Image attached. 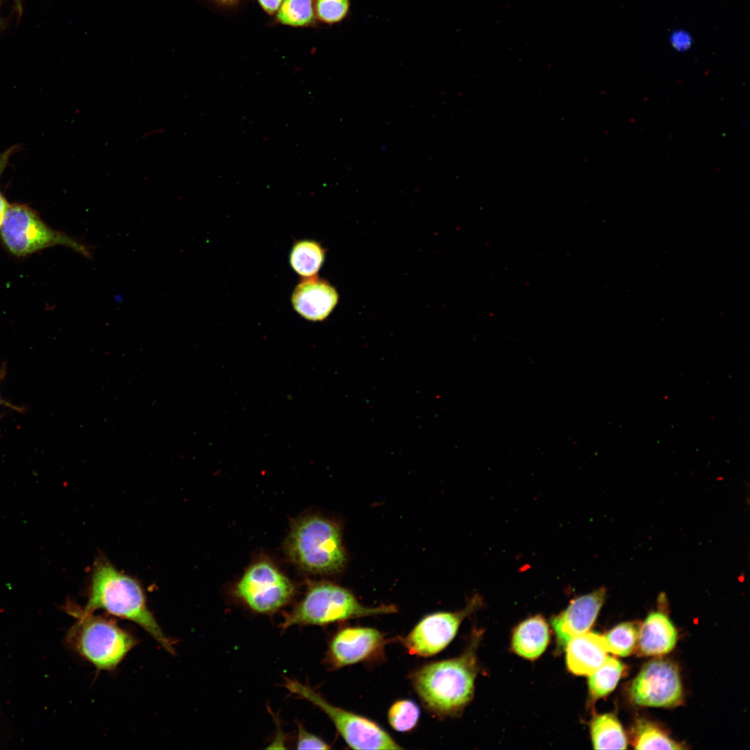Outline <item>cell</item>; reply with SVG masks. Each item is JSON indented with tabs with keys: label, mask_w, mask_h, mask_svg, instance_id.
Listing matches in <instances>:
<instances>
[{
	"label": "cell",
	"mask_w": 750,
	"mask_h": 750,
	"mask_svg": "<svg viewBox=\"0 0 750 750\" xmlns=\"http://www.w3.org/2000/svg\"><path fill=\"white\" fill-rule=\"evenodd\" d=\"M477 640L458 657L427 663L410 674L422 704L434 715L455 716L472 700L478 672Z\"/></svg>",
	"instance_id": "1"
},
{
	"label": "cell",
	"mask_w": 750,
	"mask_h": 750,
	"mask_svg": "<svg viewBox=\"0 0 750 750\" xmlns=\"http://www.w3.org/2000/svg\"><path fill=\"white\" fill-rule=\"evenodd\" d=\"M98 609L135 623L165 651L174 653L173 641L165 635L149 609L141 585L104 558H100L94 565L88 602L81 608L88 613Z\"/></svg>",
	"instance_id": "2"
},
{
	"label": "cell",
	"mask_w": 750,
	"mask_h": 750,
	"mask_svg": "<svg viewBox=\"0 0 750 750\" xmlns=\"http://www.w3.org/2000/svg\"><path fill=\"white\" fill-rule=\"evenodd\" d=\"M65 608L76 619L67 633V644L99 670L115 669L137 643L110 618L85 612L70 601Z\"/></svg>",
	"instance_id": "3"
},
{
	"label": "cell",
	"mask_w": 750,
	"mask_h": 750,
	"mask_svg": "<svg viewBox=\"0 0 750 750\" xmlns=\"http://www.w3.org/2000/svg\"><path fill=\"white\" fill-rule=\"evenodd\" d=\"M286 544L290 558L310 573L336 574L344 569L347 562L340 527L319 515H308L297 520Z\"/></svg>",
	"instance_id": "4"
},
{
	"label": "cell",
	"mask_w": 750,
	"mask_h": 750,
	"mask_svg": "<svg viewBox=\"0 0 750 750\" xmlns=\"http://www.w3.org/2000/svg\"><path fill=\"white\" fill-rule=\"evenodd\" d=\"M394 605L367 607L348 589L328 581L311 583L303 599L287 613L280 627L325 626L348 619L396 612Z\"/></svg>",
	"instance_id": "5"
},
{
	"label": "cell",
	"mask_w": 750,
	"mask_h": 750,
	"mask_svg": "<svg viewBox=\"0 0 750 750\" xmlns=\"http://www.w3.org/2000/svg\"><path fill=\"white\" fill-rule=\"evenodd\" d=\"M0 240L12 256L24 257L40 250L62 245L89 257L90 250L69 235L53 229L28 205L10 204L0 227Z\"/></svg>",
	"instance_id": "6"
},
{
	"label": "cell",
	"mask_w": 750,
	"mask_h": 750,
	"mask_svg": "<svg viewBox=\"0 0 750 750\" xmlns=\"http://www.w3.org/2000/svg\"><path fill=\"white\" fill-rule=\"evenodd\" d=\"M284 686L323 711L345 742L354 749H401L393 738L375 722L333 706L319 693L297 680L285 678Z\"/></svg>",
	"instance_id": "7"
},
{
	"label": "cell",
	"mask_w": 750,
	"mask_h": 750,
	"mask_svg": "<svg viewBox=\"0 0 750 750\" xmlns=\"http://www.w3.org/2000/svg\"><path fill=\"white\" fill-rule=\"evenodd\" d=\"M294 590L284 574L271 562L262 560L245 570L235 586L234 594L251 610L271 614L287 605Z\"/></svg>",
	"instance_id": "8"
},
{
	"label": "cell",
	"mask_w": 750,
	"mask_h": 750,
	"mask_svg": "<svg viewBox=\"0 0 750 750\" xmlns=\"http://www.w3.org/2000/svg\"><path fill=\"white\" fill-rule=\"evenodd\" d=\"M390 641L374 628L344 626L331 638L324 663L331 669H338L382 660L385 647Z\"/></svg>",
	"instance_id": "9"
},
{
	"label": "cell",
	"mask_w": 750,
	"mask_h": 750,
	"mask_svg": "<svg viewBox=\"0 0 750 750\" xmlns=\"http://www.w3.org/2000/svg\"><path fill=\"white\" fill-rule=\"evenodd\" d=\"M474 597L462 610L456 612H438L424 616L404 637L401 643L412 656L430 657L445 649L456 636L465 617L478 606Z\"/></svg>",
	"instance_id": "10"
},
{
	"label": "cell",
	"mask_w": 750,
	"mask_h": 750,
	"mask_svg": "<svg viewBox=\"0 0 750 750\" xmlns=\"http://www.w3.org/2000/svg\"><path fill=\"white\" fill-rule=\"evenodd\" d=\"M630 696L640 706H678L683 702V688L677 667L665 659L647 662L631 683Z\"/></svg>",
	"instance_id": "11"
},
{
	"label": "cell",
	"mask_w": 750,
	"mask_h": 750,
	"mask_svg": "<svg viewBox=\"0 0 750 750\" xmlns=\"http://www.w3.org/2000/svg\"><path fill=\"white\" fill-rule=\"evenodd\" d=\"M606 588L601 587L573 599L565 610L551 620L556 634L558 647L562 650L575 636L592 627L604 603Z\"/></svg>",
	"instance_id": "12"
},
{
	"label": "cell",
	"mask_w": 750,
	"mask_h": 750,
	"mask_svg": "<svg viewBox=\"0 0 750 750\" xmlns=\"http://www.w3.org/2000/svg\"><path fill=\"white\" fill-rule=\"evenodd\" d=\"M336 290L327 282L315 276L308 277L294 289L292 303L294 310L311 321L324 319L338 303Z\"/></svg>",
	"instance_id": "13"
},
{
	"label": "cell",
	"mask_w": 750,
	"mask_h": 750,
	"mask_svg": "<svg viewBox=\"0 0 750 750\" xmlns=\"http://www.w3.org/2000/svg\"><path fill=\"white\" fill-rule=\"evenodd\" d=\"M565 648L567 668L579 676H589L597 669L608 652L604 636L592 632L575 636Z\"/></svg>",
	"instance_id": "14"
},
{
	"label": "cell",
	"mask_w": 750,
	"mask_h": 750,
	"mask_svg": "<svg viewBox=\"0 0 750 750\" xmlns=\"http://www.w3.org/2000/svg\"><path fill=\"white\" fill-rule=\"evenodd\" d=\"M677 631L669 617L660 611L651 612L639 628L638 648L644 656L669 653L675 647Z\"/></svg>",
	"instance_id": "15"
},
{
	"label": "cell",
	"mask_w": 750,
	"mask_h": 750,
	"mask_svg": "<svg viewBox=\"0 0 750 750\" xmlns=\"http://www.w3.org/2000/svg\"><path fill=\"white\" fill-rule=\"evenodd\" d=\"M549 642V626L540 615L520 623L512 637V649L519 656L534 660L546 649Z\"/></svg>",
	"instance_id": "16"
},
{
	"label": "cell",
	"mask_w": 750,
	"mask_h": 750,
	"mask_svg": "<svg viewBox=\"0 0 750 750\" xmlns=\"http://www.w3.org/2000/svg\"><path fill=\"white\" fill-rule=\"evenodd\" d=\"M590 733L595 749H626L627 740L622 726L612 713L594 717L590 724Z\"/></svg>",
	"instance_id": "17"
},
{
	"label": "cell",
	"mask_w": 750,
	"mask_h": 750,
	"mask_svg": "<svg viewBox=\"0 0 750 750\" xmlns=\"http://www.w3.org/2000/svg\"><path fill=\"white\" fill-rule=\"evenodd\" d=\"M324 258V251L319 244L312 240H301L293 246L290 260L297 274L308 278L318 272Z\"/></svg>",
	"instance_id": "18"
},
{
	"label": "cell",
	"mask_w": 750,
	"mask_h": 750,
	"mask_svg": "<svg viewBox=\"0 0 750 750\" xmlns=\"http://www.w3.org/2000/svg\"><path fill=\"white\" fill-rule=\"evenodd\" d=\"M624 669L623 664L613 657L607 656L604 662L589 676L590 696L593 700L603 697L616 687Z\"/></svg>",
	"instance_id": "19"
},
{
	"label": "cell",
	"mask_w": 750,
	"mask_h": 750,
	"mask_svg": "<svg viewBox=\"0 0 750 750\" xmlns=\"http://www.w3.org/2000/svg\"><path fill=\"white\" fill-rule=\"evenodd\" d=\"M633 745L635 749H683L660 728L646 720H639L634 728Z\"/></svg>",
	"instance_id": "20"
},
{
	"label": "cell",
	"mask_w": 750,
	"mask_h": 750,
	"mask_svg": "<svg viewBox=\"0 0 750 750\" xmlns=\"http://www.w3.org/2000/svg\"><path fill=\"white\" fill-rule=\"evenodd\" d=\"M315 17L313 0H283L276 12L277 22L296 28L310 26Z\"/></svg>",
	"instance_id": "21"
},
{
	"label": "cell",
	"mask_w": 750,
	"mask_h": 750,
	"mask_svg": "<svg viewBox=\"0 0 750 750\" xmlns=\"http://www.w3.org/2000/svg\"><path fill=\"white\" fill-rule=\"evenodd\" d=\"M638 633L639 628L635 623L617 625L604 635L608 652L622 657L629 656L637 644Z\"/></svg>",
	"instance_id": "22"
},
{
	"label": "cell",
	"mask_w": 750,
	"mask_h": 750,
	"mask_svg": "<svg viewBox=\"0 0 750 750\" xmlns=\"http://www.w3.org/2000/svg\"><path fill=\"white\" fill-rule=\"evenodd\" d=\"M420 716L419 706L412 700L399 699L389 708L388 717L390 725L399 732H408L415 728Z\"/></svg>",
	"instance_id": "23"
},
{
	"label": "cell",
	"mask_w": 750,
	"mask_h": 750,
	"mask_svg": "<svg viewBox=\"0 0 750 750\" xmlns=\"http://www.w3.org/2000/svg\"><path fill=\"white\" fill-rule=\"evenodd\" d=\"M349 6V0H316L315 16L325 24H333L345 18Z\"/></svg>",
	"instance_id": "24"
},
{
	"label": "cell",
	"mask_w": 750,
	"mask_h": 750,
	"mask_svg": "<svg viewBox=\"0 0 750 750\" xmlns=\"http://www.w3.org/2000/svg\"><path fill=\"white\" fill-rule=\"evenodd\" d=\"M297 749H329L331 747L318 736L307 731L301 724L297 726Z\"/></svg>",
	"instance_id": "25"
},
{
	"label": "cell",
	"mask_w": 750,
	"mask_h": 750,
	"mask_svg": "<svg viewBox=\"0 0 750 750\" xmlns=\"http://www.w3.org/2000/svg\"><path fill=\"white\" fill-rule=\"evenodd\" d=\"M20 148L19 145H13L8 149H6L0 154V181L1 178L6 169L8 160L10 156L17 151ZM10 204L8 202L6 197L1 191L0 186V227L3 222L6 211Z\"/></svg>",
	"instance_id": "26"
},
{
	"label": "cell",
	"mask_w": 750,
	"mask_h": 750,
	"mask_svg": "<svg viewBox=\"0 0 750 750\" xmlns=\"http://www.w3.org/2000/svg\"><path fill=\"white\" fill-rule=\"evenodd\" d=\"M669 41L673 49L680 52L689 50L693 43L691 34L683 29L674 31L670 35Z\"/></svg>",
	"instance_id": "27"
},
{
	"label": "cell",
	"mask_w": 750,
	"mask_h": 750,
	"mask_svg": "<svg viewBox=\"0 0 750 750\" xmlns=\"http://www.w3.org/2000/svg\"><path fill=\"white\" fill-rule=\"evenodd\" d=\"M262 9L269 15H274L283 0H257Z\"/></svg>",
	"instance_id": "28"
},
{
	"label": "cell",
	"mask_w": 750,
	"mask_h": 750,
	"mask_svg": "<svg viewBox=\"0 0 750 750\" xmlns=\"http://www.w3.org/2000/svg\"><path fill=\"white\" fill-rule=\"evenodd\" d=\"M6 367H5V366H3V367H2V368H1V369H0V383H1V381L2 380H3V378H4V376H5V374H6ZM1 406H8V407H10V408H13L14 410H17H17H22V408H19V407H18V406H15V405H12V404H11V403H8V402L6 401H5L4 399H3L1 398V395H0V407H1Z\"/></svg>",
	"instance_id": "29"
},
{
	"label": "cell",
	"mask_w": 750,
	"mask_h": 750,
	"mask_svg": "<svg viewBox=\"0 0 750 750\" xmlns=\"http://www.w3.org/2000/svg\"><path fill=\"white\" fill-rule=\"evenodd\" d=\"M218 4L222 6H232L237 3L238 0H212Z\"/></svg>",
	"instance_id": "30"
},
{
	"label": "cell",
	"mask_w": 750,
	"mask_h": 750,
	"mask_svg": "<svg viewBox=\"0 0 750 750\" xmlns=\"http://www.w3.org/2000/svg\"><path fill=\"white\" fill-rule=\"evenodd\" d=\"M14 2H15L16 10H17V12L19 14V16H20L21 14H22V1L21 0H14Z\"/></svg>",
	"instance_id": "31"
},
{
	"label": "cell",
	"mask_w": 750,
	"mask_h": 750,
	"mask_svg": "<svg viewBox=\"0 0 750 750\" xmlns=\"http://www.w3.org/2000/svg\"><path fill=\"white\" fill-rule=\"evenodd\" d=\"M1 0H0V8H1ZM0 12H1V11H0ZM2 24H3V22H2L1 15H0V28L2 26Z\"/></svg>",
	"instance_id": "32"
}]
</instances>
